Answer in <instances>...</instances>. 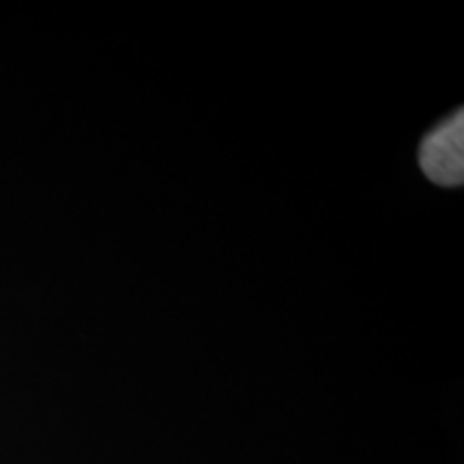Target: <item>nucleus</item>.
<instances>
[{"label": "nucleus", "instance_id": "obj_1", "mask_svg": "<svg viewBox=\"0 0 464 464\" xmlns=\"http://www.w3.org/2000/svg\"><path fill=\"white\" fill-rule=\"evenodd\" d=\"M421 170L437 185L456 188L464 179V114L458 112L437 127L420 150Z\"/></svg>", "mask_w": 464, "mask_h": 464}]
</instances>
